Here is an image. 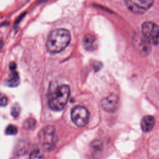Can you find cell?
Listing matches in <instances>:
<instances>
[{"label":"cell","mask_w":159,"mask_h":159,"mask_svg":"<svg viewBox=\"0 0 159 159\" xmlns=\"http://www.w3.org/2000/svg\"><path fill=\"white\" fill-rule=\"evenodd\" d=\"M71 36L70 32L65 29H57L49 34L46 47L52 53H57L63 50L70 43Z\"/></svg>","instance_id":"1"},{"label":"cell","mask_w":159,"mask_h":159,"mask_svg":"<svg viewBox=\"0 0 159 159\" xmlns=\"http://www.w3.org/2000/svg\"><path fill=\"white\" fill-rule=\"evenodd\" d=\"M70 89L68 85L63 84L57 88L48 96L50 108L55 111L62 110L70 97Z\"/></svg>","instance_id":"2"},{"label":"cell","mask_w":159,"mask_h":159,"mask_svg":"<svg viewBox=\"0 0 159 159\" xmlns=\"http://www.w3.org/2000/svg\"><path fill=\"white\" fill-rule=\"evenodd\" d=\"M39 139L44 148L47 150L53 148L57 141L55 129L51 125L43 128L39 132Z\"/></svg>","instance_id":"3"},{"label":"cell","mask_w":159,"mask_h":159,"mask_svg":"<svg viewBox=\"0 0 159 159\" xmlns=\"http://www.w3.org/2000/svg\"><path fill=\"white\" fill-rule=\"evenodd\" d=\"M71 118L76 125L84 127L89 121V113L86 107L81 106H76L71 110Z\"/></svg>","instance_id":"4"},{"label":"cell","mask_w":159,"mask_h":159,"mask_svg":"<svg viewBox=\"0 0 159 159\" xmlns=\"http://www.w3.org/2000/svg\"><path fill=\"white\" fill-rule=\"evenodd\" d=\"M143 37L150 43L157 45L158 42V27L152 22H145L142 25Z\"/></svg>","instance_id":"5"},{"label":"cell","mask_w":159,"mask_h":159,"mask_svg":"<svg viewBox=\"0 0 159 159\" xmlns=\"http://www.w3.org/2000/svg\"><path fill=\"white\" fill-rule=\"evenodd\" d=\"M127 9L135 14H143L153 4V0H125Z\"/></svg>","instance_id":"6"},{"label":"cell","mask_w":159,"mask_h":159,"mask_svg":"<svg viewBox=\"0 0 159 159\" xmlns=\"http://www.w3.org/2000/svg\"><path fill=\"white\" fill-rule=\"evenodd\" d=\"M119 98L114 94H111L107 97L102 99L101 101V106L102 109L108 112H114L119 106Z\"/></svg>","instance_id":"7"},{"label":"cell","mask_w":159,"mask_h":159,"mask_svg":"<svg viewBox=\"0 0 159 159\" xmlns=\"http://www.w3.org/2000/svg\"><path fill=\"white\" fill-rule=\"evenodd\" d=\"M83 43L84 47L89 51H93L97 47V40L96 38L91 34H88L84 35Z\"/></svg>","instance_id":"8"},{"label":"cell","mask_w":159,"mask_h":159,"mask_svg":"<svg viewBox=\"0 0 159 159\" xmlns=\"http://www.w3.org/2000/svg\"><path fill=\"white\" fill-rule=\"evenodd\" d=\"M155 125V119L153 116H146L143 117L141 121V127L143 131H150Z\"/></svg>","instance_id":"9"},{"label":"cell","mask_w":159,"mask_h":159,"mask_svg":"<svg viewBox=\"0 0 159 159\" xmlns=\"http://www.w3.org/2000/svg\"><path fill=\"white\" fill-rule=\"evenodd\" d=\"M20 79L17 72H12L9 78L6 81V84L9 87H16L19 85Z\"/></svg>","instance_id":"10"},{"label":"cell","mask_w":159,"mask_h":159,"mask_svg":"<svg viewBox=\"0 0 159 159\" xmlns=\"http://www.w3.org/2000/svg\"><path fill=\"white\" fill-rule=\"evenodd\" d=\"M29 159H45V158L39 150L35 149L31 152Z\"/></svg>","instance_id":"11"},{"label":"cell","mask_w":159,"mask_h":159,"mask_svg":"<svg viewBox=\"0 0 159 159\" xmlns=\"http://www.w3.org/2000/svg\"><path fill=\"white\" fill-rule=\"evenodd\" d=\"M35 125V120L32 118L27 119L23 124V127L25 129H31Z\"/></svg>","instance_id":"12"},{"label":"cell","mask_w":159,"mask_h":159,"mask_svg":"<svg viewBox=\"0 0 159 159\" xmlns=\"http://www.w3.org/2000/svg\"><path fill=\"white\" fill-rule=\"evenodd\" d=\"M5 132L7 135H16L17 132V129L15 125L10 124L6 127Z\"/></svg>","instance_id":"13"},{"label":"cell","mask_w":159,"mask_h":159,"mask_svg":"<svg viewBox=\"0 0 159 159\" xmlns=\"http://www.w3.org/2000/svg\"><path fill=\"white\" fill-rule=\"evenodd\" d=\"M20 112V107L18 104H15L13 105L11 109V114L13 117H17L19 116Z\"/></svg>","instance_id":"14"},{"label":"cell","mask_w":159,"mask_h":159,"mask_svg":"<svg viewBox=\"0 0 159 159\" xmlns=\"http://www.w3.org/2000/svg\"><path fill=\"white\" fill-rule=\"evenodd\" d=\"M7 104V98L3 94L0 93V106H5Z\"/></svg>","instance_id":"15"},{"label":"cell","mask_w":159,"mask_h":159,"mask_svg":"<svg viewBox=\"0 0 159 159\" xmlns=\"http://www.w3.org/2000/svg\"><path fill=\"white\" fill-rule=\"evenodd\" d=\"M16 63L14 61H11L10 63H9V68L11 69V70H12L14 71V70H16Z\"/></svg>","instance_id":"16"},{"label":"cell","mask_w":159,"mask_h":159,"mask_svg":"<svg viewBox=\"0 0 159 159\" xmlns=\"http://www.w3.org/2000/svg\"><path fill=\"white\" fill-rule=\"evenodd\" d=\"M2 47H3V42L1 39H0V50L2 49Z\"/></svg>","instance_id":"17"}]
</instances>
